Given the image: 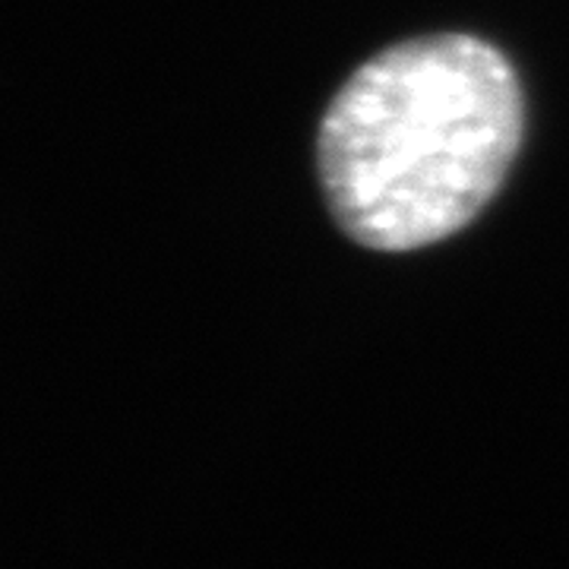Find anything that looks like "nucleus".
Listing matches in <instances>:
<instances>
[{
    "label": "nucleus",
    "mask_w": 569,
    "mask_h": 569,
    "mask_svg": "<svg viewBox=\"0 0 569 569\" xmlns=\"http://www.w3.org/2000/svg\"><path fill=\"white\" fill-rule=\"evenodd\" d=\"M512 67L475 36L392 44L351 73L320 123V178L339 228L370 250H418L497 197L522 146Z\"/></svg>",
    "instance_id": "nucleus-1"
}]
</instances>
